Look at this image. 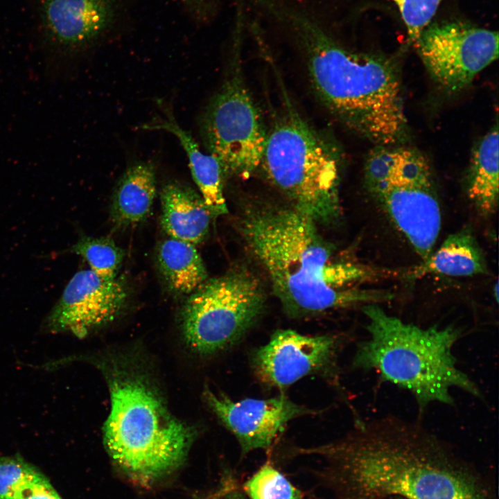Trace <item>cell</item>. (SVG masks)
<instances>
[{
	"instance_id": "1",
	"label": "cell",
	"mask_w": 499,
	"mask_h": 499,
	"mask_svg": "<svg viewBox=\"0 0 499 499\" xmlns=\"http://www.w3.org/2000/svg\"><path fill=\"white\" fill-rule=\"evenodd\" d=\"M301 452L323 457L342 499H488L439 438L396 416L358 421L347 437Z\"/></svg>"
},
{
	"instance_id": "2",
	"label": "cell",
	"mask_w": 499,
	"mask_h": 499,
	"mask_svg": "<svg viewBox=\"0 0 499 499\" xmlns=\"http://www.w3.org/2000/svg\"><path fill=\"white\" fill-rule=\"evenodd\" d=\"M240 231L286 313L293 317L392 300L387 290L347 286L380 272L334 259L335 249L316 222L292 207L261 206L243 212Z\"/></svg>"
},
{
	"instance_id": "3",
	"label": "cell",
	"mask_w": 499,
	"mask_h": 499,
	"mask_svg": "<svg viewBox=\"0 0 499 499\" xmlns=\"http://www.w3.org/2000/svg\"><path fill=\"white\" fill-rule=\"evenodd\" d=\"M271 15L296 40L316 94L339 121L376 146L405 141L402 84L392 59L346 49L316 19L288 4L277 3Z\"/></svg>"
},
{
	"instance_id": "4",
	"label": "cell",
	"mask_w": 499,
	"mask_h": 499,
	"mask_svg": "<svg viewBox=\"0 0 499 499\" xmlns=\"http://www.w3.org/2000/svg\"><path fill=\"white\" fill-rule=\"evenodd\" d=\"M368 337L357 346L352 366L409 392L420 411L432 403L455 404L452 390L483 399L476 383L457 365L453 348L462 327L423 328L391 315L376 304L362 308Z\"/></svg>"
},
{
	"instance_id": "5",
	"label": "cell",
	"mask_w": 499,
	"mask_h": 499,
	"mask_svg": "<svg viewBox=\"0 0 499 499\" xmlns=\"http://www.w3.org/2000/svg\"><path fill=\"white\" fill-rule=\"evenodd\" d=\"M107 377L111 409L103 427L106 449L133 480L155 482L183 463L196 431L170 413L143 375L116 368Z\"/></svg>"
},
{
	"instance_id": "6",
	"label": "cell",
	"mask_w": 499,
	"mask_h": 499,
	"mask_svg": "<svg viewBox=\"0 0 499 499\" xmlns=\"http://www.w3.org/2000/svg\"><path fill=\"white\" fill-rule=\"evenodd\" d=\"M283 107L268 131L259 170L291 202L316 223L340 218V159L335 147L311 127L286 91Z\"/></svg>"
},
{
	"instance_id": "7",
	"label": "cell",
	"mask_w": 499,
	"mask_h": 499,
	"mask_svg": "<svg viewBox=\"0 0 499 499\" xmlns=\"http://www.w3.org/2000/svg\"><path fill=\"white\" fill-rule=\"evenodd\" d=\"M365 183L394 226L423 260L432 253L441 211L426 157L402 144L376 146L366 158Z\"/></svg>"
},
{
	"instance_id": "8",
	"label": "cell",
	"mask_w": 499,
	"mask_h": 499,
	"mask_svg": "<svg viewBox=\"0 0 499 499\" xmlns=\"http://www.w3.org/2000/svg\"><path fill=\"white\" fill-rule=\"evenodd\" d=\"M264 302L259 279L244 267L206 281L183 306L181 327L184 340L200 355L227 349L253 325Z\"/></svg>"
},
{
	"instance_id": "9",
	"label": "cell",
	"mask_w": 499,
	"mask_h": 499,
	"mask_svg": "<svg viewBox=\"0 0 499 499\" xmlns=\"http://www.w3.org/2000/svg\"><path fill=\"white\" fill-rule=\"evenodd\" d=\"M239 39L227 76L203 114L200 131L224 177L245 178L259 169L268 130L245 82Z\"/></svg>"
},
{
	"instance_id": "10",
	"label": "cell",
	"mask_w": 499,
	"mask_h": 499,
	"mask_svg": "<svg viewBox=\"0 0 499 499\" xmlns=\"http://www.w3.org/2000/svg\"><path fill=\"white\" fill-rule=\"evenodd\" d=\"M413 44L431 78L452 93L498 57V33L463 21L430 22Z\"/></svg>"
},
{
	"instance_id": "11",
	"label": "cell",
	"mask_w": 499,
	"mask_h": 499,
	"mask_svg": "<svg viewBox=\"0 0 499 499\" xmlns=\"http://www.w3.org/2000/svg\"><path fill=\"white\" fill-rule=\"evenodd\" d=\"M128 297L124 283L116 278L106 280L89 270L76 272L45 321L53 333L69 332L79 338L112 322Z\"/></svg>"
},
{
	"instance_id": "12",
	"label": "cell",
	"mask_w": 499,
	"mask_h": 499,
	"mask_svg": "<svg viewBox=\"0 0 499 499\" xmlns=\"http://www.w3.org/2000/svg\"><path fill=\"white\" fill-rule=\"evenodd\" d=\"M341 339L334 335L308 336L279 330L252 356V366L265 384L283 389L300 378L331 370Z\"/></svg>"
},
{
	"instance_id": "13",
	"label": "cell",
	"mask_w": 499,
	"mask_h": 499,
	"mask_svg": "<svg viewBox=\"0 0 499 499\" xmlns=\"http://www.w3.org/2000/svg\"><path fill=\"white\" fill-rule=\"evenodd\" d=\"M203 395L211 410L234 435L244 455L253 450L268 448L288 421L314 413L282 394L268 399L235 401L206 387Z\"/></svg>"
},
{
	"instance_id": "14",
	"label": "cell",
	"mask_w": 499,
	"mask_h": 499,
	"mask_svg": "<svg viewBox=\"0 0 499 499\" xmlns=\"http://www.w3.org/2000/svg\"><path fill=\"white\" fill-rule=\"evenodd\" d=\"M114 0H42L46 35L59 52L82 46L103 33L114 15Z\"/></svg>"
},
{
	"instance_id": "15",
	"label": "cell",
	"mask_w": 499,
	"mask_h": 499,
	"mask_svg": "<svg viewBox=\"0 0 499 499\" xmlns=\"http://www.w3.org/2000/svg\"><path fill=\"white\" fill-rule=\"evenodd\" d=\"M488 273L484 253L470 227L450 234L439 249L405 271L403 277L415 280L429 274L469 277Z\"/></svg>"
},
{
	"instance_id": "16",
	"label": "cell",
	"mask_w": 499,
	"mask_h": 499,
	"mask_svg": "<svg viewBox=\"0 0 499 499\" xmlns=\"http://www.w3.org/2000/svg\"><path fill=\"white\" fill-rule=\"evenodd\" d=\"M161 201V226L170 238L193 245L204 240L213 216L201 196L187 186L170 183L163 187Z\"/></svg>"
},
{
	"instance_id": "17",
	"label": "cell",
	"mask_w": 499,
	"mask_h": 499,
	"mask_svg": "<svg viewBox=\"0 0 499 499\" xmlns=\"http://www.w3.org/2000/svg\"><path fill=\"white\" fill-rule=\"evenodd\" d=\"M144 130H161L174 134L187 155L192 177L200 191L201 197L213 216L227 213L223 193L224 174L218 161L202 152L191 134L182 129L169 114L143 125Z\"/></svg>"
},
{
	"instance_id": "18",
	"label": "cell",
	"mask_w": 499,
	"mask_h": 499,
	"mask_svg": "<svg viewBox=\"0 0 499 499\" xmlns=\"http://www.w3.org/2000/svg\"><path fill=\"white\" fill-rule=\"evenodd\" d=\"M156 195L153 166L136 163L122 175L114 193L111 218L117 226H128L143 221L149 214Z\"/></svg>"
},
{
	"instance_id": "19",
	"label": "cell",
	"mask_w": 499,
	"mask_h": 499,
	"mask_svg": "<svg viewBox=\"0 0 499 499\" xmlns=\"http://www.w3.org/2000/svg\"><path fill=\"white\" fill-rule=\"evenodd\" d=\"M498 126L496 122L475 146L466 175V193L483 216L498 202Z\"/></svg>"
},
{
	"instance_id": "20",
	"label": "cell",
	"mask_w": 499,
	"mask_h": 499,
	"mask_svg": "<svg viewBox=\"0 0 499 499\" xmlns=\"http://www.w3.org/2000/svg\"><path fill=\"white\" fill-rule=\"evenodd\" d=\"M157 261L169 288L176 292L192 293L207 281L203 261L191 243L173 238L164 240L157 250Z\"/></svg>"
},
{
	"instance_id": "21",
	"label": "cell",
	"mask_w": 499,
	"mask_h": 499,
	"mask_svg": "<svg viewBox=\"0 0 499 499\" xmlns=\"http://www.w3.org/2000/svg\"><path fill=\"white\" fill-rule=\"evenodd\" d=\"M71 250L83 257L90 270L106 280L116 278L123 258V250L112 239L105 237L84 236Z\"/></svg>"
},
{
	"instance_id": "22",
	"label": "cell",
	"mask_w": 499,
	"mask_h": 499,
	"mask_svg": "<svg viewBox=\"0 0 499 499\" xmlns=\"http://www.w3.org/2000/svg\"><path fill=\"white\" fill-rule=\"evenodd\" d=\"M250 499H304L280 471L266 463L243 486Z\"/></svg>"
},
{
	"instance_id": "23",
	"label": "cell",
	"mask_w": 499,
	"mask_h": 499,
	"mask_svg": "<svg viewBox=\"0 0 499 499\" xmlns=\"http://www.w3.org/2000/svg\"><path fill=\"white\" fill-rule=\"evenodd\" d=\"M398 7L405 25L408 38L414 43L428 26L443 0H392Z\"/></svg>"
},
{
	"instance_id": "24",
	"label": "cell",
	"mask_w": 499,
	"mask_h": 499,
	"mask_svg": "<svg viewBox=\"0 0 499 499\" xmlns=\"http://www.w3.org/2000/svg\"><path fill=\"white\" fill-rule=\"evenodd\" d=\"M39 472L19 455L0 456V498L12 499L17 489Z\"/></svg>"
},
{
	"instance_id": "25",
	"label": "cell",
	"mask_w": 499,
	"mask_h": 499,
	"mask_svg": "<svg viewBox=\"0 0 499 499\" xmlns=\"http://www.w3.org/2000/svg\"><path fill=\"white\" fill-rule=\"evenodd\" d=\"M12 499H61L40 472L20 485Z\"/></svg>"
},
{
	"instance_id": "26",
	"label": "cell",
	"mask_w": 499,
	"mask_h": 499,
	"mask_svg": "<svg viewBox=\"0 0 499 499\" xmlns=\"http://www.w3.org/2000/svg\"><path fill=\"white\" fill-rule=\"evenodd\" d=\"M184 1H186L187 2H190V3H202L208 2L211 0H184Z\"/></svg>"
},
{
	"instance_id": "27",
	"label": "cell",
	"mask_w": 499,
	"mask_h": 499,
	"mask_svg": "<svg viewBox=\"0 0 499 499\" xmlns=\"http://www.w3.org/2000/svg\"><path fill=\"white\" fill-rule=\"evenodd\" d=\"M494 295H495L496 301H498V283H496Z\"/></svg>"
},
{
	"instance_id": "28",
	"label": "cell",
	"mask_w": 499,
	"mask_h": 499,
	"mask_svg": "<svg viewBox=\"0 0 499 499\" xmlns=\"http://www.w3.org/2000/svg\"><path fill=\"white\" fill-rule=\"evenodd\" d=\"M0 499H1V498H0Z\"/></svg>"
},
{
	"instance_id": "29",
	"label": "cell",
	"mask_w": 499,
	"mask_h": 499,
	"mask_svg": "<svg viewBox=\"0 0 499 499\" xmlns=\"http://www.w3.org/2000/svg\"><path fill=\"white\" fill-rule=\"evenodd\" d=\"M244 499V498H243Z\"/></svg>"
}]
</instances>
